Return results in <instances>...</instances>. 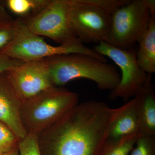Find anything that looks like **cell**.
I'll use <instances>...</instances> for the list:
<instances>
[{
  "label": "cell",
  "mask_w": 155,
  "mask_h": 155,
  "mask_svg": "<svg viewBox=\"0 0 155 155\" xmlns=\"http://www.w3.org/2000/svg\"><path fill=\"white\" fill-rule=\"evenodd\" d=\"M114 114L115 109L102 102L78 104L37 135L41 155H98Z\"/></svg>",
  "instance_id": "6da1fadb"
},
{
  "label": "cell",
  "mask_w": 155,
  "mask_h": 155,
  "mask_svg": "<svg viewBox=\"0 0 155 155\" xmlns=\"http://www.w3.org/2000/svg\"><path fill=\"white\" fill-rule=\"evenodd\" d=\"M54 86H64L71 81L86 78L102 90L117 86L121 75L116 67L89 55L72 53L46 58Z\"/></svg>",
  "instance_id": "7a4b0ae2"
},
{
  "label": "cell",
  "mask_w": 155,
  "mask_h": 155,
  "mask_svg": "<svg viewBox=\"0 0 155 155\" xmlns=\"http://www.w3.org/2000/svg\"><path fill=\"white\" fill-rule=\"evenodd\" d=\"M78 95L54 86L22 102L21 122L27 134L37 136L78 104Z\"/></svg>",
  "instance_id": "3957f363"
},
{
  "label": "cell",
  "mask_w": 155,
  "mask_h": 155,
  "mask_svg": "<svg viewBox=\"0 0 155 155\" xmlns=\"http://www.w3.org/2000/svg\"><path fill=\"white\" fill-rule=\"evenodd\" d=\"M155 12L154 0H133L111 14L110 31L107 43L127 50L138 42L149 26Z\"/></svg>",
  "instance_id": "277c9868"
},
{
  "label": "cell",
  "mask_w": 155,
  "mask_h": 155,
  "mask_svg": "<svg viewBox=\"0 0 155 155\" xmlns=\"http://www.w3.org/2000/svg\"><path fill=\"white\" fill-rule=\"evenodd\" d=\"M16 21L17 30L15 38L2 54L24 62L72 53L85 54L104 62L107 61L104 57L83 44L71 46L51 45L41 37L31 31L21 19H16Z\"/></svg>",
  "instance_id": "5b68a950"
},
{
  "label": "cell",
  "mask_w": 155,
  "mask_h": 155,
  "mask_svg": "<svg viewBox=\"0 0 155 155\" xmlns=\"http://www.w3.org/2000/svg\"><path fill=\"white\" fill-rule=\"evenodd\" d=\"M94 50L111 59L121 70L120 81L110 91L109 98H122L127 101L134 97L144 85L151 75L145 72L140 67L137 59V51L133 47L122 50L102 41L95 46Z\"/></svg>",
  "instance_id": "8992f818"
},
{
  "label": "cell",
  "mask_w": 155,
  "mask_h": 155,
  "mask_svg": "<svg viewBox=\"0 0 155 155\" xmlns=\"http://www.w3.org/2000/svg\"><path fill=\"white\" fill-rule=\"evenodd\" d=\"M73 33L82 43L107 42L111 29V14L85 0H69L67 12Z\"/></svg>",
  "instance_id": "52a82bcc"
},
{
  "label": "cell",
  "mask_w": 155,
  "mask_h": 155,
  "mask_svg": "<svg viewBox=\"0 0 155 155\" xmlns=\"http://www.w3.org/2000/svg\"><path fill=\"white\" fill-rule=\"evenodd\" d=\"M69 5V0H51L39 14L22 20L34 33L48 38L60 45L83 44L75 36L69 24L67 15Z\"/></svg>",
  "instance_id": "ba28073f"
},
{
  "label": "cell",
  "mask_w": 155,
  "mask_h": 155,
  "mask_svg": "<svg viewBox=\"0 0 155 155\" xmlns=\"http://www.w3.org/2000/svg\"><path fill=\"white\" fill-rule=\"evenodd\" d=\"M14 91L22 102L53 87L45 59L24 62L7 73Z\"/></svg>",
  "instance_id": "9c48e42d"
},
{
  "label": "cell",
  "mask_w": 155,
  "mask_h": 155,
  "mask_svg": "<svg viewBox=\"0 0 155 155\" xmlns=\"http://www.w3.org/2000/svg\"><path fill=\"white\" fill-rule=\"evenodd\" d=\"M7 73L0 76V122L14 132L19 141L27 135L20 117L22 101L9 82Z\"/></svg>",
  "instance_id": "30bf717a"
},
{
  "label": "cell",
  "mask_w": 155,
  "mask_h": 155,
  "mask_svg": "<svg viewBox=\"0 0 155 155\" xmlns=\"http://www.w3.org/2000/svg\"><path fill=\"white\" fill-rule=\"evenodd\" d=\"M142 135L155 136V94L151 75L134 97Z\"/></svg>",
  "instance_id": "8fae6325"
},
{
  "label": "cell",
  "mask_w": 155,
  "mask_h": 155,
  "mask_svg": "<svg viewBox=\"0 0 155 155\" xmlns=\"http://www.w3.org/2000/svg\"><path fill=\"white\" fill-rule=\"evenodd\" d=\"M140 134L138 116L134 98L115 109L108 138L116 139Z\"/></svg>",
  "instance_id": "7c38bea8"
},
{
  "label": "cell",
  "mask_w": 155,
  "mask_h": 155,
  "mask_svg": "<svg viewBox=\"0 0 155 155\" xmlns=\"http://www.w3.org/2000/svg\"><path fill=\"white\" fill-rule=\"evenodd\" d=\"M138 43L137 62L145 72L151 75L155 72V12L152 14L147 30Z\"/></svg>",
  "instance_id": "4fadbf2b"
},
{
  "label": "cell",
  "mask_w": 155,
  "mask_h": 155,
  "mask_svg": "<svg viewBox=\"0 0 155 155\" xmlns=\"http://www.w3.org/2000/svg\"><path fill=\"white\" fill-rule=\"evenodd\" d=\"M51 0H7L6 8L18 17L25 20L39 14L45 8Z\"/></svg>",
  "instance_id": "5bb4252c"
},
{
  "label": "cell",
  "mask_w": 155,
  "mask_h": 155,
  "mask_svg": "<svg viewBox=\"0 0 155 155\" xmlns=\"http://www.w3.org/2000/svg\"><path fill=\"white\" fill-rule=\"evenodd\" d=\"M140 134L116 139L108 138L98 155H129Z\"/></svg>",
  "instance_id": "9a60e30c"
},
{
  "label": "cell",
  "mask_w": 155,
  "mask_h": 155,
  "mask_svg": "<svg viewBox=\"0 0 155 155\" xmlns=\"http://www.w3.org/2000/svg\"><path fill=\"white\" fill-rule=\"evenodd\" d=\"M19 142L14 132L0 122V155L8 153L18 146Z\"/></svg>",
  "instance_id": "2e32d148"
},
{
  "label": "cell",
  "mask_w": 155,
  "mask_h": 155,
  "mask_svg": "<svg viewBox=\"0 0 155 155\" xmlns=\"http://www.w3.org/2000/svg\"><path fill=\"white\" fill-rule=\"evenodd\" d=\"M130 155H155V136L140 134Z\"/></svg>",
  "instance_id": "e0dca14e"
},
{
  "label": "cell",
  "mask_w": 155,
  "mask_h": 155,
  "mask_svg": "<svg viewBox=\"0 0 155 155\" xmlns=\"http://www.w3.org/2000/svg\"><path fill=\"white\" fill-rule=\"evenodd\" d=\"M16 30V19L0 24V53L2 52L14 41Z\"/></svg>",
  "instance_id": "ac0fdd59"
},
{
  "label": "cell",
  "mask_w": 155,
  "mask_h": 155,
  "mask_svg": "<svg viewBox=\"0 0 155 155\" xmlns=\"http://www.w3.org/2000/svg\"><path fill=\"white\" fill-rule=\"evenodd\" d=\"M19 155H41L37 141V136L27 134L19 141Z\"/></svg>",
  "instance_id": "d6986e66"
},
{
  "label": "cell",
  "mask_w": 155,
  "mask_h": 155,
  "mask_svg": "<svg viewBox=\"0 0 155 155\" xmlns=\"http://www.w3.org/2000/svg\"><path fill=\"white\" fill-rule=\"evenodd\" d=\"M88 4L96 6L110 14L117 9L129 2L128 0H85Z\"/></svg>",
  "instance_id": "ffe728a7"
},
{
  "label": "cell",
  "mask_w": 155,
  "mask_h": 155,
  "mask_svg": "<svg viewBox=\"0 0 155 155\" xmlns=\"http://www.w3.org/2000/svg\"><path fill=\"white\" fill-rule=\"evenodd\" d=\"M24 62L0 53V76L16 69Z\"/></svg>",
  "instance_id": "44dd1931"
},
{
  "label": "cell",
  "mask_w": 155,
  "mask_h": 155,
  "mask_svg": "<svg viewBox=\"0 0 155 155\" xmlns=\"http://www.w3.org/2000/svg\"><path fill=\"white\" fill-rule=\"evenodd\" d=\"M5 1H0V24L11 22L14 20L6 9Z\"/></svg>",
  "instance_id": "7402d4cb"
},
{
  "label": "cell",
  "mask_w": 155,
  "mask_h": 155,
  "mask_svg": "<svg viewBox=\"0 0 155 155\" xmlns=\"http://www.w3.org/2000/svg\"><path fill=\"white\" fill-rule=\"evenodd\" d=\"M2 155H19V147L18 146L15 147L13 149L8 153H6Z\"/></svg>",
  "instance_id": "603a6c76"
}]
</instances>
